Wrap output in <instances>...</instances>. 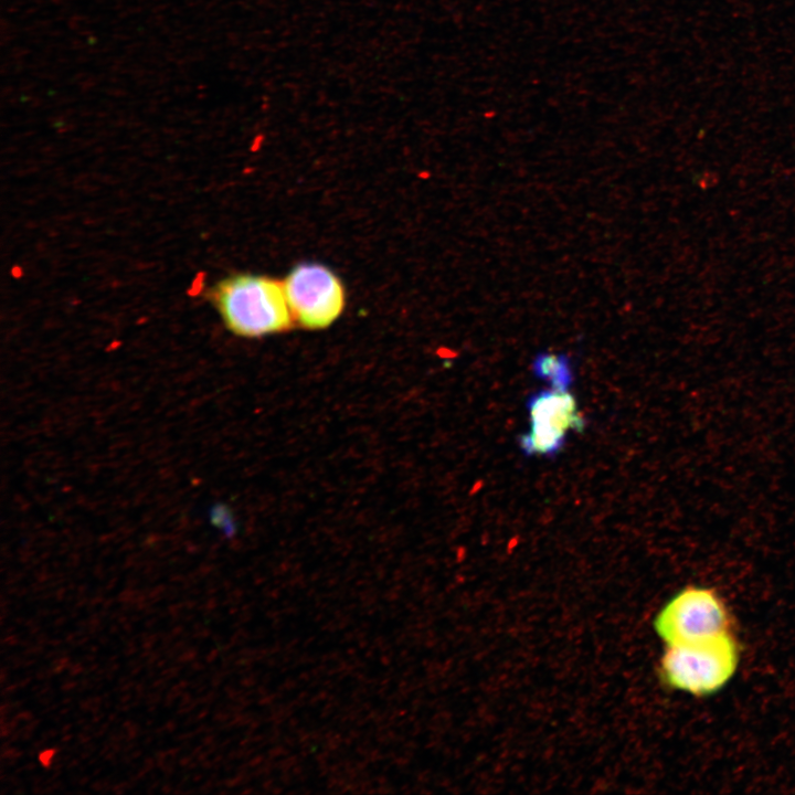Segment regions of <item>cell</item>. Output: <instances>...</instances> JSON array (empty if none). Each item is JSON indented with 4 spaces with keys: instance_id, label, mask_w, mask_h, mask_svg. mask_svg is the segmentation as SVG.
Instances as JSON below:
<instances>
[{
    "instance_id": "8992f818",
    "label": "cell",
    "mask_w": 795,
    "mask_h": 795,
    "mask_svg": "<svg viewBox=\"0 0 795 795\" xmlns=\"http://www.w3.org/2000/svg\"><path fill=\"white\" fill-rule=\"evenodd\" d=\"M532 371L537 378L545 380L555 389L566 390L573 381L571 360L564 353L539 352L532 362Z\"/></svg>"
},
{
    "instance_id": "3957f363",
    "label": "cell",
    "mask_w": 795,
    "mask_h": 795,
    "mask_svg": "<svg viewBox=\"0 0 795 795\" xmlns=\"http://www.w3.org/2000/svg\"><path fill=\"white\" fill-rule=\"evenodd\" d=\"M654 626L667 646L681 645L729 632L730 617L712 590L688 586L664 605Z\"/></svg>"
},
{
    "instance_id": "6da1fadb",
    "label": "cell",
    "mask_w": 795,
    "mask_h": 795,
    "mask_svg": "<svg viewBox=\"0 0 795 795\" xmlns=\"http://www.w3.org/2000/svg\"><path fill=\"white\" fill-rule=\"evenodd\" d=\"M209 296L225 327L236 336L256 338L279 333L294 325L283 282L274 278L232 275L216 283Z\"/></svg>"
},
{
    "instance_id": "277c9868",
    "label": "cell",
    "mask_w": 795,
    "mask_h": 795,
    "mask_svg": "<svg viewBox=\"0 0 795 795\" xmlns=\"http://www.w3.org/2000/svg\"><path fill=\"white\" fill-rule=\"evenodd\" d=\"M530 427L519 438L527 456H555L571 432L582 433L586 422L569 389L549 388L530 395L527 402Z\"/></svg>"
},
{
    "instance_id": "5b68a950",
    "label": "cell",
    "mask_w": 795,
    "mask_h": 795,
    "mask_svg": "<svg viewBox=\"0 0 795 795\" xmlns=\"http://www.w3.org/2000/svg\"><path fill=\"white\" fill-rule=\"evenodd\" d=\"M283 286L293 319L303 328L329 327L343 311L342 283L326 266L297 265L285 277Z\"/></svg>"
},
{
    "instance_id": "7a4b0ae2",
    "label": "cell",
    "mask_w": 795,
    "mask_h": 795,
    "mask_svg": "<svg viewBox=\"0 0 795 795\" xmlns=\"http://www.w3.org/2000/svg\"><path fill=\"white\" fill-rule=\"evenodd\" d=\"M738 662V644L730 632H725L693 643L666 646L659 675L672 689L707 696L732 678Z\"/></svg>"
}]
</instances>
